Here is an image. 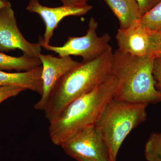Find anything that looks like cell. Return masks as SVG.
Returning a JSON list of instances; mask_svg holds the SVG:
<instances>
[{"instance_id": "6", "label": "cell", "mask_w": 161, "mask_h": 161, "mask_svg": "<svg viewBox=\"0 0 161 161\" xmlns=\"http://www.w3.org/2000/svg\"><path fill=\"white\" fill-rule=\"evenodd\" d=\"M60 146L73 158L111 161L109 150L95 125L75 133Z\"/></svg>"}, {"instance_id": "10", "label": "cell", "mask_w": 161, "mask_h": 161, "mask_svg": "<svg viewBox=\"0 0 161 161\" xmlns=\"http://www.w3.org/2000/svg\"><path fill=\"white\" fill-rule=\"evenodd\" d=\"M93 6L87 5L80 7L63 6L52 7L43 6L38 0H30L26 9L27 11L39 14L44 21L45 31L43 37H40L39 42L43 47L49 44L55 29L64 18L69 16H80L87 13Z\"/></svg>"}, {"instance_id": "14", "label": "cell", "mask_w": 161, "mask_h": 161, "mask_svg": "<svg viewBox=\"0 0 161 161\" xmlns=\"http://www.w3.org/2000/svg\"><path fill=\"white\" fill-rule=\"evenodd\" d=\"M147 161H161V133H153L145 146Z\"/></svg>"}, {"instance_id": "22", "label": "cell", "mask_w": 161, "mask_h": 161, "mask_svg": "<svg viewBox=\"0 0 161 161\" xmlns=\"http://www.w3.org/2000/svg\"><path fill=\"white\" fill-rule=\"evenodd\" d=\"M76 160L78 161H92L90 160L89 159H87L83 158H78L76 159Z\"/></svg>"}, {"instance_id": "8", "label": "cell", "mask_w": 161, "mask_h": 161, "mask_svg": "<svg viewBox=\"0 0 161 161\" xmlns=\"http://www.w3.org/2000/svg\"><path fill=\"white\" fill-rule=\"evenodd\" d=\"M158 36V31L139 23L128 29L119 28L115 37L121 51L132 56L154 58Z\"/></svg>"}, {"instance_id": "2", "label": "cell", "mask_w": 161, "mask_h": 161, "mask_svg": "<svg viewBox=\"0 0 161 161\" xmlns=\"http://www.w3.org/2000/svg\"><path fill=\"white\" fill-rule=\"evenodd\" d=\"M112 46L93 60L81 63L60 78L50 95L44 115L48 121L71 102L89 93L112 76Z\"/></svg>"}, {"instance_id": "12", "label": "cell", "mask_w": 161, "mask_h": 161, "mask_svg": "<svg viewBox=\"0 0 161 161\" xmlns=\"http://www.w3.org/2000/svg\"><path fill=\"white\" fill-rule=\"evenodd\" d=\"M103 1L118 19L120 29H128L139 23L142 16L135 0Z\"/></svg>"}, {"instance_id": "9", "label": "cell", "mask_w": 161, "mask_h": 161, "mask_svg": "<svg viewBox=\"0 0 161 161\" xmlns=\"http://www.w3.org/2000/svg\"><path fill=\"white\" fill-rule=\"evenodd\" d=\"M39 58L42 64L43 92L35 104L34 108L43 111L52 91L60 78L81 63L73 60L70 56L58 58L41 53Z\"/></svg>"}, {"instance_id": "7", "label": "cell", "mask_w": 161, "mask_h": 161, "mask_svg": "<svg viewBox=\"0 0 161 161\" xmlns=\"http://www.w3.org/2000/svg\"><path fill=\"white\" fill-rule=\"evenodd\" d=\"M18 49L23 53L39 58L41 54L40 43L28 42L18 28L14 13L10 3L0 9V51Z\"/></svg>"}, {"instance_id": "1", "label": "cell", "mask_w": 161, "mask_h": 161, "mask_svg": "<svg viewBox=\"0 0 161 161\" xmlns=\"http://www.w3.org/2000/svg\"><path fill=\"white\" fill-rule=\"evenodd\" d=\"M118 81L112 76L69 104L51 121L48 132L52 142L60 146L75 133L95 125L107 104L115 97Z\"/></svg>"}, {"instance_id": "18", "label": "cell", "mask_w": 161, "mask_h": 161, "mask_svg": "<svg viewBox=\"0 0 161 161\" xmlns=\"http://www.w3.org/2000/svg\"><path fill=\"white\" fill-rule=\"evenodd\" d=\"M138 4L142 17L156 6L161 0H135Z\"/></svg>"}, {"instance_id": "17", "label": "cell", "mask_w": 161, "mask_h": 161, "mask_svg": "<svg viewBox=\"0 0 161 161\" xmlns=\"http://www.w3.org/2000/svg\"><path fill=\"white\" fill-rule=\"evenodd\" d=\"M152 73L156 88L161 93V58H154Z\"/></svg>"}, {"instance_id": "5", "label": "cell", "mask_w": 161, "mask_h": 161, "mask_svg": "<svg viewBox=\"0 0 161 161\" xmlns=\"http://www.w3.org/2000/svg\"><path fill=\"white\" fill-rule=\"evenodd\" d=\"M98 23L94 18L90 19L86 34L81 37L69 36L68 40L62 46L45 45L43 48L58 53L59 57L79 56L82 63L96 59L103 54L110 46L109 35L105 33L99 36L97 33Z\"/></svg>"}, {"instance_id": "16", "label": "cell", "mask_w": 161, "mask_h": 161, "mask_svg": "<svg viewBox=\"0 0 161 161\" xmlns=\"http://www.w3.org/2000/svg\"><path fill=\"white\" fill-rule=\"evenodd\" d=\"M24 91L23 89L18 87L0 86V104L8 98L17 96Z\"/></svg>"}, {"instance_id": "4", "label": "cell", "mask_w": 161, "mask_h": 161, "mask_svg": "<svg viewBox=\"0 0 161 161\" xmlns=\"http://www.w3.org/2000/svg\"><path fill=\"white\" fill-rule=\"evenodd\" d=\"M148 104L115 98L107 104L95 126L108 147L110 161H116L124 140L133 129L146 120Z\"/></svg>"}, {"instance_id": "15", "label": "cell", "mask_w": 161, "mask_h": 161, "mask_svg": "<svg viewBox=\"0 0 161 161\" xmlns=\"http://www.w3.org/2000/svg\"><path fill=\"white\" fill-rule=\"evenodd\" d=\"M139 23L154 31H161V1L143 15Z\"/></svg>"}, {"instance_id": "11", "label": "cell", "mask_w": 161, "mask_h": 161, "mask_svg": "<svg viewBox=\"0 0 161 161\" xmlns=\"http://www.w3.org/2000/svg\"><path fill=\"white\" fill-rule=\"evenodd\" d=\"M42 67L31 70L8 73L0 70V86H14L36 92L41 96L43 92Z\"/></svg>"}, {"instance_id": "21", "label": "cell", "mask_w": 161, "mask_h": 161, "mask_svg": "<svg viewBox=\"0 0 161 161\" xmlns=\"http://www.w3.org/2000/svg\"><path fill=\"white\" fill-rule=\"evenodd\" d=\"M9 3H9V2H5L3 0H0V9L9 5Z\"/></svg>"}, {"instance_id": "13", "label": "cell", "mask_w": 161, "mask_h": 161, "mask_svg": "<svg viewBox=\"0 0 161 161\" xmlns=\"http://www.w3.org/2000/svg\"><path fill=\"white\" fill-rule=\"evenodd\" d=\"M41 65L40 58L31 57L26 54L23 53L20 57H14L0 53V70L27 71Z\"/></svg>"}, {"instance_id": "3", "label": "cell", "mask_w": 161, "mask_h": 161, "mask_svg": "<svg viewBox=\"0 0 161 161\" xmlns=\"http://www.w3.org/2000/svg\"><path fill=\"white\" fill-rule=\"evenodd\" d=\"M154 58L137 57L118 49L113 53L112 74L118 81L114 98L132 103L161 101V93L153 76Z\"/></svg>"}, {"instance_id": "23", "label": "cell", "mask_w": 161, "mask_h": 161, "mask_svg": "<svg viewBox=\"0 0 161 161\" xmlns=\"http://www.w3.org/2000/svg\"><path fill=\"white\" fill-rule=\"evenodd\" d=\"M3 1H5V2H8V1H7V0H3Z\"/></svg>"}, {"instance_id": "19", "label": "cell", "mask_w": 161, "mask_h": 161, "mask_svg": "<svg viewBox=\"0 0 161 161\" xmlns=\"http://www.w3.org/2000/svg\"><path fill=\"white\" fill-rule=\"evenodd\" d=\"M64 6L72 7H80L86 6L89 0H60Z\"/></svg>"}, {"instance_id": "20", "label": "cell", "mask_w": 161, "mask_h": 161, "mask_svg": "<svg viewBox=\"0 0 161 161\" xmlns=\"http://www.w3.org/2000/svg\"><path fill=\"white\" fill-rule=\"evenodd\" d=\"M154 57L155 58H161V31H158L157 42Z\"/></svg>"}]
</instances>
